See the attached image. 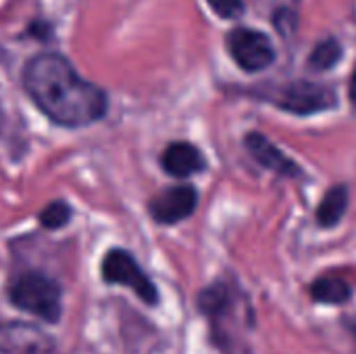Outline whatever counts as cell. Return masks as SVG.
<instances>
[{"label":"cell","instance_id":"obj_7","mask_svg":"<svg viewBox=\"0 0 356 354\" xmlns=\"http://www.w3.org/2000/svg\"><path fill=\"white\" fill-rule=\"evenodd\" d=\"M54 340L40 328L23 321L0 325L2 354H52Z\"/></svg>","mask_w":356,"mask_h":354},{"label":"cell","instance_id":"obj_14","mask_svg":"<svg viewBox=\"0 0 356 354\" xmlns=\"http://www.w3.org/2000/svg\"><path fill=\"white\" fill-rule=\"evenodd\" d=\"M207 2L223 19H236L244 13V0H207Z\"/></svg>","mask_w":356,"mask_h":354},{"label":"cell","instance_id":"obj_9","mask_svg":"<svg viewBox=\"0 0 356 354\" xmlns=\"http://www.w3.org/2000/svg\"><path fill=\"white\" fill-rule=\"evenodd\" d=\"M161 165H163L165 173H169L173 177H190V175L204 171L207 161L194 144L173 142L165 148V152L161 156Z\"/></svg>","mask_w":356,"mask_h":354},{"label":"cell","instance_id":"obj_8","mask_svg":"<svg viewBox=\"0 0 356 354\" xmlns=\"http://www.w3.org/2000/svg\"><path fill=\"white\" fill-rule=\"evenodd\" d=\"M244 144H246V150L250 152V156L257 163H261L263 167H267L269 171H275L286 177L300 175V167L292 159H288L277 146H273L263 134H257V131L248 134Z\"/></svg>","mask_w":356,"mask_h":354},{"label":"cell","instance_id":"obj_11","mask_svg":"<svg viewBox=\"0 0 356 354\" xmlns=\"http://www.w3.org/2000/svg\"><path fill=\"white\" fill-rule=\"evenodd\" d=\"M311 296L317 303H325V305H344L350 296L353 290L350 286L340 280V277H319L317 282H313L311 286Z\"/></svg>","mask_w":356,"mask_h":354},{"label":"cell","instance_id":"obj_15","mask_svg":"<svg viewBox=\"0 0 356 354\" xmlns=\"http://www.w3.org/2000/svg\"><path fill=\"white\" fill-rule=\"evenodd\" d=\"M350 100H353V104L356 106V71L355 75H353V81H350Z\"/></svg>","mask_w":356,"mask_h":354},{"label":"cell","instance_id":"obj_12","mask_svg":"<svg viewBox=\"0 0 356 354\" xmlns=\"http://www.w3.org/2000/svg\"><path fill=\"white\" fill-rule=\"evenodd\" d=\"M340 54H342L340 44L336 40H325V42L315 46V50H313V54L309 58V65L315 71H325V69H330V67H334L338 63Z\"/></svg>","mask_w":356,"mask_h":354},{"label":"cell","instance_id":"obj_6","mask_svg":"<svg viewBox=\"0 0 356 354\" xmlns=\"http://www.w3.org/2000/svg\"><path fill=\"white\" fill-rule=\"evenodd\" d=\"M196 204H198V192L192 186H173L156 194L150 200L148 211L156 223L173 225L188 219L196 211Z\"/></svg>","mask_w":356,"mask_h":354},{"label":"cell","instance_id":"obj_13","mask_svg":"<svg viewBox=\"0 0 356 354\" xmlns=\"http://www.w3.org/2000/svg\"><path fill=\"white\" fill-rule=\"evenodd\" d=\"M71 219V207L63 200H54L50 202L42 213H40V223L46 230H58L63 225H67Z\"/></svg>","mask_w":356,"mask_h":354},{"label":"cell","instance_id":"obj_1","mask_svg":"<svg viewBox=\"0 0 356 354\" xmlns=\"http://www.w3.org/2000/svg\"><path fill=\"white\" fill-rule=\"evenodd\" d=\"M23 86L33 104L56 125L83 127L100 121L106 113V94L86 81L73 65L54 52L29 58L23 69Z\"/></svg>","mask_w":356,"mask_h":354},{"label":"cell","instance_id":"obj_2","mask_svg":"<svg viewBox=\"0 0 356 354\" xmlns=\"http://www.w3.org/2000/svg\"><path fill=\"white\" fill-rule=\"evenodd\" d=\"M8 298L19 311L48 323H56L63 315V292L58 284L38 271L19 275L8 288Z\"/></svg>","mask_w":356,"mask_h":354},{"label":"cell","instance_id":"obj_5","mask_svg":"<svg viewBox=\"0 0 356 354\" xmlns=\"http://www.w3.org/2000/svg\"><path fill=\"white\" fill-rule=\"evenodd\" d=\"M277 104L294 115H313L325 108L336 106V94L332 88L311 83V81H296L282 90Z\"/></svg>","mask_w":356,"mask_h":354},{"label":"cell","instance_id":"obj_4","mask_svg":"<svg viewBox=\"0 0 356 354\" xmlns=\"http://www.w3.org/2000/svg\"><path fill=\"white\" fill-rule=\"evenodd\" d=\"M227 48L234 61L244 71H261L269 67L275 58L271 40L254 29L238 27L227 35Z\"/></svg>","mask_w":356,"mask_h":354},{"label":"cell","instance_id":"obj_10","mask_svg":"<svg viewBox=\"0 0 356 354\" xmlns=\"http://www.w3.org/2000/svg\"><path fill=\"white\" fill-rule=\"evenodd\" d=\"M348 207V190L344 186H334L321 200L317 209V221L323 227H334L340 223Z\"/></svg>","mask_w":356,"mask_h":354},{"label":"cell","instance_id":"obj_3","mask_svg":"<svg viewBox=\"0 0 356 354\" xmlns=\"http://www.w3.org/2000/svg\"><path fill=\"white\" fill-rule=\"evenodd\" d=\"M102 280L134 290L144 305L154 307L159 303V290L152 280L142 271L138 261L123 248H113L102 259Z\"/></svg>","mask_w":356,"mask_h":354}]
</instances>
